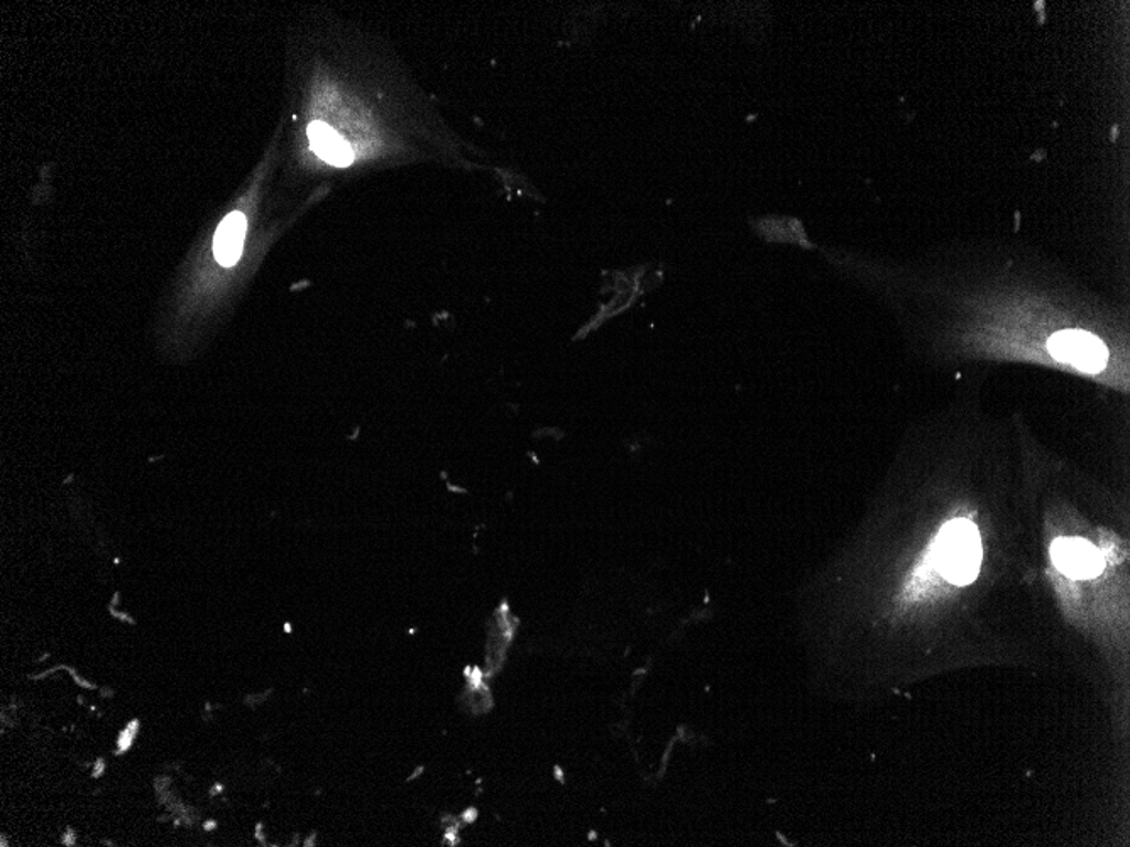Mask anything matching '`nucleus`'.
I'll return each instance as SVG.
<instances>
[{"instance_id":"39448f33","label":"nucleus","mask_w":1130,"mask_h":847,"mask_svg":"<svg viewBox=\"0 0 1130 847\" xmlns=\"http://www.w3.org/2000/svg\"><path fill=\"white\" fill-rule=\"evenodd\" d=\"M308 139L315 155L334 167H349L355 159L351 148L327 124L311 123L308 126Z\"/></svg>"},{"instance_id":"7ed1b4c3","label":"nucleus","mask_w":1130,"mask_h":847,"mask_svg":"<svg viewBox=\"0 0 1130 847\" xmlns=\"http://www.w3.org/2000/svg\"><path fill=\"white\" fill-rule=\"evenodd\" d=\"M1052 555L1056 569L1076 581L1097 578L1106 565L1100 550L1081 538H1059L1053 543Z\"/></svg>"},{"instance_id":"423d86ee","label":"nucleus","mask_w":1130,"mask_h":847,"mask_svg":"<svg viewBox=\"0 0 1130 847\" xmlns=\"http://www.w3.org/2000/svg\"><path fill=\"white\" fill-rule=\"evenodd\" d=\"M138 728H139L138 721H133L130 722L129 726H127L126 731L123 732V735H120L119 741H117V744H119V753H124V751H126L127 748H129L130 744L134 743V740H136V732H138Z\"/></svg>"},{"instance_id":"20e7f679","label":"nucleus","mask_w":1130,"mask_h":847,"mask_svg":"<svg viewBox=\"0 0 1130 847\" xmlns=\"http://www.w3.org/2000/svg\"><path fill=\"white\" fill-rule=\"evenodd\" d=\"M246 216L241 212H232L219 225L215 237H213V254L222 266H232L237 263L242 254L244 237H246Z\"/></svg>"},{"instance_id":"f257e3e1","label":"nucleus","mask_w":1130,"mask_h":847,"mask_svg":"<svg viewBox=\"0 0 1130 847\" xmlns=\"http://www.w3.org/2000/svg\"><path fill=\"white\" fill-rule=\"evenodd\" d=\"M982 557L979 530L967 519H954L948 523L936 540V569L951 584H972L979 575Z\"/></svg>"},{"instance_id":"f03ea898","label":"nucleus","mask_w":1130,"mask_h":847,"mask_svg":"<svg viewBox=\"0 0 1130 847\" xmlns=\"http://www.w3.org/2000/svg\"><path fill=\"white\" fill-rule=\"evenodd\" d=\"M1049 352L1053 358L1068 362L1073 368L1087 372H1098L1109 361V350L1091 333L1081 330H1063L1049 340Z\"/></svg>"}]
</instances>
